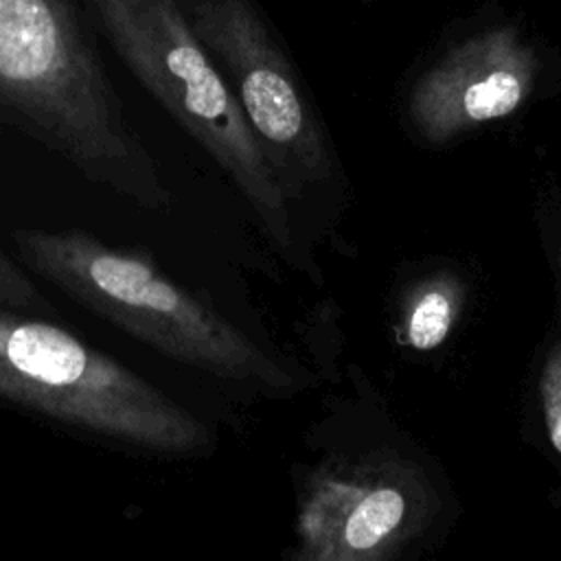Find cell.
<instances>
[{"instance_id":"cell-1","label":"cell","mask_w":561,"mask_h":561,"mask_svg":"<svg viewBox=\"0 0 561 561\" xmlns=\"http://www.w3.org/2000/svg\"><path fill=\"white\" fill-rule=\"evenodd\" d=\"M0 129L26 136L142 210L173 204L70 0H0Z\"/></svg>"},{"instance_id":"cell-2","label":"cell","mask_w":561,"mask_h":561,"mask_svg":"<svg viewBox=\"0 0 561 561\" xmlns=\"http://www.w3.org/2000/svg\"><path fill=\"white\" fill-rule=\"evenodd\" d=\"M11 241L28 272L160 355L267 399L294 394V375L276 355L151 256L77 228H15Z\"/></svg>"},{"instance_id":"cell-3","label":"cell","mask_w":561,"mask_h":561,"mask_svg":"<svg viewBox=\"0 0 561 561\" xmlns=\"http://www.w3.org/2000/svg\"><path fill=\"white\" fill-rule=\"evenodd\" d=\"M0 399L81 436L158 458H202L213 427L66 329L0 305Z\"/></svg>"},{"instance_id":"cell-4","label":"cell","mask_w":561,"mask_h":561,"mask_svg":"<svg viewBox=\"0 0 561 561\" xmlns=\"http://www.w3.org/2000/svg\"><path fill=\"white\" fill-rule=\"evenodd\" d=\"M92 7L127 70L228 175L276 248L287 250L289 195L178 0H92Z\"/></svg>"},{"instance_id":"cell-5","label":"cell","mask_w":561,"mask_h":561,"mask_svg":"<svg viewBox=\"0 0 561 561\" xmlns=\"http://www.w3.org/2000/svg\"><path fill=\"white\" fill-rule=\"evenodd\" d=\"M234 92L287 195L329 167L322 129L280 44L250 0H202L186 13Z\"/></svg>"},{"instance_id":"cell-6","label":"cell","mask_w":561,"mask_h":561,"mask_svg":"<svg viewBox=\"0 0 561 561\" xmlns=\"http://www.w3.org/2000/svg\"><path fill=\"white\" fill-rule=\"evenodd\" d=\"M533 68V50L515 28L484 31L451 48L419 81L414 114L436 131L502 118L528 94Z\"/></svg>"},{"instance_id":"cell-7","label":"cell","mask_w":561,"mask_h":561,"mask_svg":"<svg viewBox=\"0 0 561 561\" xmlns=\"http://www.w3.org/2000/svg\"><path fill=\"white\" fill-rule=\"evenodd\" d=\"M451 327V305L445 294L440 291H430L425 294L408 324V340L414 348L419 351H430L436 348L449 333Z\"/></svg>"},{"instance_id":"cell-8","label":"cell","mask_w":561,"mask_h":561,"mask_svg":"<svg viewBox=\"0 0 561 561\" xmlns=\"http://www.w3.org/2000/svg\"><path fill=\"white\" fill-rule=\"evenodd\" d=\"M0 305L24 309V311H46L50 305L35 287L24 265H18L2 248H0Z\"/></svg>"},{"instance_id":"cell-9","label":"cell","mask_w":561,"mask_h":561,"mask_svg":"<svg viewBox=\"0 0 561 561\" xmlns=\"http://www.w3.org/2000/svg\"><path fill=\"white\" fill-rule=\"evenodd\" d=\"M541 397L550 443L561 454V346H557L546 362V370L541 377Z\"/></svg>"}]
</instances>
